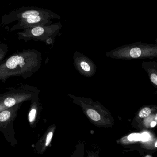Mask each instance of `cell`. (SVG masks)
<instances>
[{
	"mask_svg": "<svg viewBox=\"0 0 157 157\" xmlns=\"http://www.w3.org/2000/svg\"><path fill=\"white\" fill-rule=\"evenodd\" d=\"M42 55L34 49H24L11 55L0 64V81L4 82L11 77L27 78L41 67Z\"/></svg>",
	"mask_w": 157,
	"mask_h": 157,
	"instance_id": "obj_1",
	"label": "cell"
},
{
	"mask_svg": "<svg viewBox=\"0 0 157 157\" xmlns=\"http://www.w3.org/2000/svg\"><path fill=\"white\" fill-rule=\"evenodd\" d=\"M39 93L37 88L28 84H20L8 88V90L0 94V111L31 101L39 96Z\"/></svg>",
	"mask_w": 157,
	"mask_h": 157,
	"instance_id": "obj_2",
	"label": "cell"
},
{
	"mask_svg": "<svg viewBox=\"0 0 157 157\" xmlns=\"http://www.w3.org/2000/svg\"><path fill=\"white\" fill-rule=\"evenodd\" d=\"M60 24L46 25L30 27L17 33L19 40L27 42L29 41H40L51 44L60 30Z\"/></svg>",
	"mask_w": 157,
	"mask_h": 157,
	"instance_id": "obj_3",
	"label": "cell"
},
{
	"mask_svg": "<svg viewBox=\"0 0 157 157\" xmlns=\"http://www.w3.org/2000/svg\"><path fill=\"white\" fill-rule=\"evenodd\" d=\"M22 104V103L18 104L0 111V131L3 133L7 141L12 146L16 145L17 143L13 128V123Z\"/></svg>",
	"mask_w": 157,
	"mask_h": 157,
	"instance_id": "obj_4",
	"label": "cell"
},
{
	"mask_svg": "<svg viewBox=\"0 0 157 157\" xmlns=\"http://www.w3.org/2000/svg\"><path fill=\"white\" fill-rule=\"evenodd\" d=\"M55 13L47 9L36 7H23L2 15L1 24L3 26L35 15H53Z\"/></svg>",
	"mask_w": 157,
	"mask_h": 157,
	"instance_id": "obj_5",
	"label": "cell"
},
{
	"mask_svg": "<svg viewBox=\"0 0 157 157\" xmlns=\"http://www.w3.org/2000/svg\"><path fill=\"white\" fill-rule=\"evenodd\" d=\"M59 18V16L56 13L53 15H35L18 21L11 28L7 29V31L12 32L18 30H23L30 27L50 24L52 22L51 20Z\"/></svg>",
	"mask_w": 157,
	"mask_h": 157,
	"instance_id": "obj_6",
	"label": "cell"
},
{
	"mask_svg": "<svg viewBox=\"0 0 157 157\" xmlns=\"http://www.w3.org/2000/svg\"><path fill=\"white\" fill-rule=\"evenodd\" d=\"M31 106L28 113L29 124L32 128H35L39 121L42 112V105L39 96H37L31 101Z\"/></svg>",
	"mask_w": 157,
	"mask_h": 157,
	"instance_id": "obj_7",
	"label": "cell"
},
{
	"mask_svg": "<svg viewBox=\"0 0 157 157\" xmlns=\"http://www.w3.org/2000/svg\"><path fill=\"white\" fill-rule=\"evenodd\" d=\"M54 132L52 130L47 131L38 140L35 146V150L39 154H43L47 148L49 146L52 140Z\"/></svg>",
	"mask_w": 157,
	"mask_h": 157,
	"instance_id": "obj_8",
	"label": "cell"
},
{
	"mask_svg": "<svg viewBox=\"0 0 157 157\" xmlns=\"http://www.w3.org/2000/svg\"><path fill=\"white\" fill-rule=\"evenodd\" d=\"M9 52V47L6 43H0V64L4 59Z\"/></svg>",
	"mask_w": 157,
	"mask_h": 157,
	"instance_id": "obj_9",
	"label": "cell"
},
{
	"mask_svg": "<svg viewBox=\"0 0 157 157\" xmlns=\"http://www.w3.org/2000/svg\"><path fill=\"white\" fill-rule=\"evenodd\" d=\"M130 56L134 58H138L142 54V50L139 47H134L131 48L129 51Z\"/></svg>",
	"mask_w": 157,
	"mask_h": 157,
	"instance_id": "obj_10",
	"label": "cell"
},
{
	"mask_svg": "<svg viewBox=\"0 0 157 157\" xmlns=\"http://www.w3.org/2000/svg\"><path fill=\"white\" fill-rule=\"evenodd\" d=\"M87 114L91 118L92 120L94 121H98L101 119V117L98 113H97L95 110L92 109H89L87 112Z\"/></svg>",
	"mask_w": 157,
	"mask_h": 157,
	"instance_id": "obj_11",
	"label": "cell"
},
{
	"mask_svg": "<svg viewBox=\"0 0 157 157\" xmlns=\"http://www.w3.org/2000/svg\"><path fill=\"white\" fill-rule=\"evenodd\" d=\"M151 112V109L149 108L146 107V108L142 109L140 112L139 116L141 118H145V117H147L150 114Z\"/></svg>",
	"mask_w": 157,
	"mask_h": 157,
	"instance_id": "obj_12",
	"label": "cell"
},
{
	"mask_svg": "<svg viewBox=\"0 0 157 157\" xmlns=\"http://www.w3.org/2000/svg\"><path fill=\"white\" fill-rule=\"evenodd\" d=\"M141 136L140 134H130L128 136V140L130 141H137V140H141Z\"/></svg>",
	"mask_w": 157,
	"mask_h": 157,
	"instance_id": "obj_13",
	"label": "cell"
},
{
	"mask_svg": "<svg viewBox=\"0 0 157 157\" xmlns=\"http://www.w3.org/2000/svg\"><path fill=\"white\" fill-rule=\"evenodd\" d=\"M80 65L82 69L85 71H89L90 70V66H89V64L86 63V62L82 61V62L81 63Z\"/></svg>",
	"mask_w": 157,
	"mask_h": 157,
	"instance_id": "obj_14",
	"label": "cell"
},
{
	"mask_svg": "<svg viewBox=\"0 0 157 157\" xmlns=\"http://www.w3.org/2000/svg\"><path fill=\"white\" fill-rule=\"evenodd\" d=\"M141 140H143V141H147L149 139L150 137L148 133H144L142 135H141Z\"/></svg>",
	"mask_w": 157,
	"mask_h": 157,
	"instance_id": "obj_15",
	"label": "cell"
},
{
	"mask_svg": "<svg viewBox=\"0 0 157 157\" xmlns=\"http://www.w3.org/2000/svg\"><path fill=\"white\" fill-rule=\"evenodd\" d=\"M151 80L155 85H157V76L156 74L153 73L151 74Z\"/></svg>",
	"mask_w": 157,
	"mask_h": 157,
	"instance_id": "obj_16",
	"label": "cell"
},
{
	"mask_svg": "<svg viewBox=\"0 0 157 157\" xmlns=\"http://www.w3.org/2000/svg\"><path fill=\"white\" fill-rule=\"evenodd\" d=\"M156 124H157V123H156V122H154V121L151 122L150 124L151 126V127H155V126L156 125Z\"/></svg>",
	"mask_w": 157,
	"mask_h": 157,
	"instance_id": "obj_17",
	"label": "cell"
},
{
	"mask_svg": "<svg viewBox=\"0 0 157 157\" xmlns=\"http://www.w3.org/2000/svg\"><path fill=\"white\" fill-rule=\"evenodd\" d=\"M155 147H157V142L156 141V143H155Z\"/></svg>",
	"mask_w": 157,
	"mask_h": 157,
	"instance_id": "obj_18",
	"label": "cell"
},
{
	"mask_svg": "<svg viewBox=\"0 0 157 157\" xmlns=\"http://www.w3.org/2000/svg\"><path fill=\"white\" fill-rule=\"evenodd\" d=\"M157 115H156V117H155V120H156V121H157Z\"/></svg>",
	"mask_w": 157,
	"mask_h": 157,
	"instance_id": "obj_19",
	"label": "cell"
}]
</instances>
